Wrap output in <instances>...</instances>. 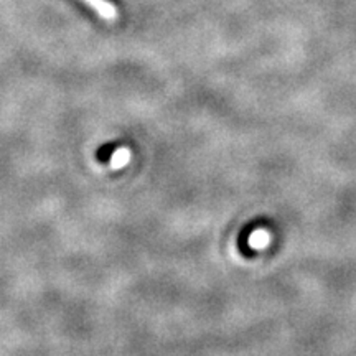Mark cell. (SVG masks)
Segmentation results:
<instances>
[{
	"mask_svg": "<svg viewBox=\"0 0 356 356\" xmlns=\"http://www.w3.org/2000/svg\"><path fill=\"white\" fill-rule=\"evenodd\" d=\"M83 2L91 8H95L101 19L109 20V22L118 19V8H115L109 0H83Z\"/></svg>",
	"mask_w": 356,
	"mask_h": 356,
	"instance_id": "cell-1",
	"label": "cell"
}]
</instances>
